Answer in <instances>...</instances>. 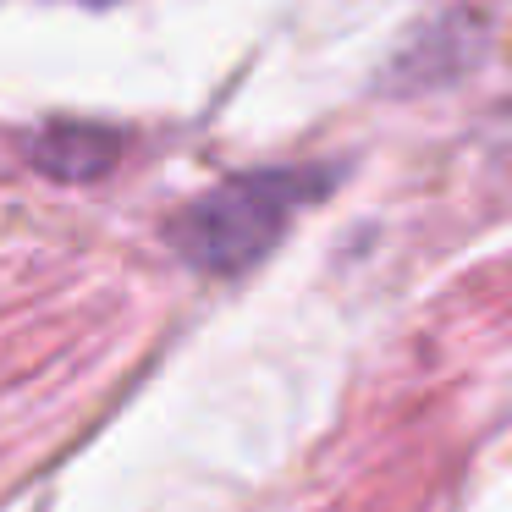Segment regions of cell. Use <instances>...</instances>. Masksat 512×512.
<instances>
[{
    "mask_svg": "<svg viewBox=\"0 0 512 512\" xmlns=\"http://www.w3.org/2000/svg\"><path fill=\"white\" fill-rule=\"evenodd\" d=\"M325 188V171H254V177H232L215 193L171 221V243L193 259L199 270H248L259 254L276 248L287 221Z\"/></svg>",
    "mask_w": 512,
    "mask_h": 512,
    "instance_id": "6da1fadb",
    "label": "cell"
},
{
    "mask_svg": "<svg viewBox=\"0 0 512 512\" xmlns=\"http://www.w3.org/2000/svg\"><path fill=\"white\" fill-rule=\"evenodd\" d=\"M111 160H116V138L100 133V127H50V133L34 138V166L61 182L100 177V171H111Z\"/></svg>",
    "mask_w": 512,
    "mask_h": 512,
    "instance_id": "7a4b0ae2",
    "label": "cell"
}]
</instances>
